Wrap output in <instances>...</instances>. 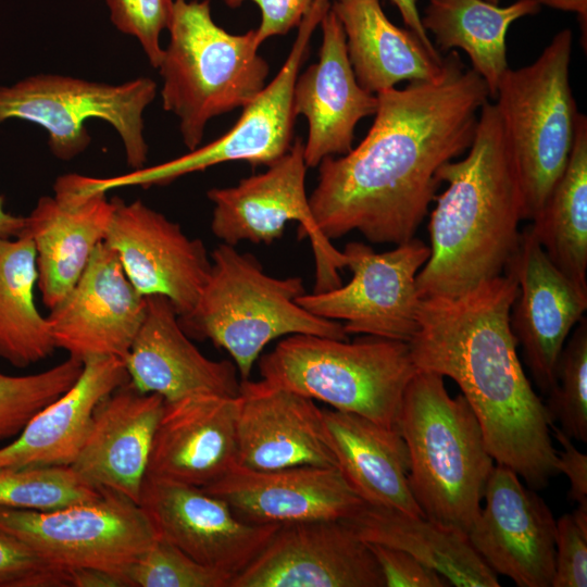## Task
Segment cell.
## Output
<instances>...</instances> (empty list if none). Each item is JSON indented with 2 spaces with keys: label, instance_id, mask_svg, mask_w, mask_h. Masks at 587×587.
Returning <instances> with one entry per match:
<instances>
[{
  "label": "cell",
  "instance_id": "obj_1",
  "mask_svg": "<svg viewBox=\"0 0 587 587\" xmlns=\"http://www.w3.org/2000/svg\"><path fill=\"white\" fill-rule=\"evenodd\" d=\"M376 96L375 118L364 139L317 165L309 203L328 239L353 230L374 243L412 239L436 197L438 170L471 147L489 92L451 50L436 78Z\"/></svg>",
  "mask_w": 587,
  "mask_h": 587
},
{
  "label": "cell",
  "instance_id": "obj_2",
  "mask_svg": "<svg viewBox=\"0 0 587 587\" xmlns=\"http://www.w3.org/2000/svg\"><path fill=\"white\" fill-rule=\"evenodd\" d=\"M517 289L507 270L461 296L422 298L409 346L417 369L458 384L495 462L539 490L558 474V454L553 422L522 367L511 329Z\"/></svg>",
  "mask_w": 587,
  "mask_h": 587
},
{
  "label": "cell",
  "instance_id": "obj_3",
  "mask_svg": "<svg viewBox=\"0 0 587 587\" xmlns=\"http://www.w3.org/2000/svg\"><path fill=\"white\" fill-rule=\"evenodd\" d=\"M437 176L448 187L434 199L430 254L416 276L421 299L461 296L503 274L517 251L523 200L495 102L483 104L467 154Z\"/></svg>",
  "mask_w": 587,
  "mask_h": 587
},
{
  "label": "cell",
  "instance_id": "obj_4",
  "mask_svg": "<svg viewBox=\"0 0 587 587\" xmlns=\"http://www.w3.org/2000/svg\"><path fill=\"white\" fill-rule=\"evenodd\" d=\"M398 430L409 451V488L424 515L467 534L496 462L464 396L451 397L442 375L419 369L403 394Z\"/></svg>",
  "mask_w": 587,
  "mask_h": 587
},
{
  "label": "cell",
  "instance_id": "obj_5",
  "mask_svg": "<svg viewBox=\"0 0 587 587\" xmlns=\"http://www.w3.org/2000/svg\"><path fill=\"white\" fill-rule=\"evenodd\" d=\"M167 29L158 66L162 105L178 118L191 151L212 118L242 109L265 87L270 65L258 52L255 29L235 35L220 27L210 0H174Z\"/></svg>",
  "mask_w": 587,
  "mask_h": 587
},
{
  "label": "cell",
  "instance_id": "obj_6",
  "mask_svg": "<svg viewBox=\"0 0 587 587\" xmlns=\"http://www.w3.org/2000/svg\"><path fill=\"white\" fill-rule=\"evenodd\" d=\"M192 310L179 316L190 338L209 339L234 360L241 380L274 339L296 334L348 339L340 322L316 316L298 302L305 292L301 277H273L254 257L218 245Z\"/></svg>",
  "mask_w": 587,
  "mask_h": 587
},
{
  "label": "cell",
  "instance_id": "obj_7",
  "mask_svg": "<svg viewBox=\"0 0 587 587\" xmlns=\"http://www.w3.org/2000/svg\"><path fill=\"white\" fill-rule=\"evenodd\" d=\"M417 370L409 342L366 335L352 342L290 335L259 360L265 383L390 428H398L403 394Z\"/></svg>",
  "mask_w": 587,
  "mask_h": 587
},
{
  "label": "cell",
  "instance_id": "obj_8",
  "mask_svg": "<svg viewBox=\"0 0 587 587\" xmlns=\"http://www.w3.org/2000/svg\"><path fill=\"white\" fill-rule=\"evenodd\" d=\"M572 47V30H560L532 64L505 71L494 98L516 168L524 220L540 213L573 148L579 112L570 84Z\"/></svg>",
  "mask_w": 587,
  "mask_h": 587
},
{
  "label": "cell",
  "instance_id": "obj_9",
  "mask_svg": "<svg viewBox=\"0 0 587 587\" xmlns=\"http://www.w3.org/2000/svg\"><path fill=\"white\" fill-rule=\"evenodd\" d=\"M155 95L157 83L149 77L109 84L36 74L11 86L0 85V125L8 120L37 124L48 134L51 153L71 161L91 142L86 122L102 120L121 137L127 165L139 170L148 160L143 112Z\"/></svg>",
  "mask_w": 587,
  "mask_h": 587
},
{
  "label": "cell",
  "instance_id": "obj_10",
  "mask_svg": "<svg viewBox=\"0 0 587 587\" xmlns=\"http://www.w3.org/2000/svg\"><path fill=\"white\" fill-rule=\"evenodd\" d=\"M332 0H315L298 26L292 47L277 75L242 108L234 126L212 142L198 147L174 160L111 177L84 176L85 192H108L138 186L149 188L167 185L195 172L225 162L245 161L271 165L292 145L296 115L292 93L300 67L307 58L312 35Z\"/></svg>",
  "mask_w": 587,
  "mask_h": 587
},
{
  "label": "cell",
  "instance_id": "obj_11",
  "mask_svg": "<svg viewBox=\"0 0 587 587\" xmlns=\"http://www.w3.org/2000/svg\"><path fill=\"white\" fill-rule=\"evenodd\" d=\"M0 529L64 572L97 567L125 575L132 562L158 539L142 508L109 490L51 511L0 507Z\"/></svg>",
  "mask_w": 587,
  "mask_h": 587
},
{
  "label": "cell",
  "instance_id": "obj_12",
  "mask_svg": "<svg viewBox=\"0 0 587 587\" xmlns=\"http://www.w3.org/2000/svg\"><path fill=\"white\" fill-rule=\"evenodd\" d=\"M304 145L297 138L287 153L264 173L239 180L232 187L211 188L212 234L229 246L240 241L272 243L290 221H297L301 235L310 238L315 257L314 291L341 285L338 271L346 267L337 250L316 226L305 190Z\"/></svg>",
  "mask_w": 587,
  "mask_h": 587
},
{
  "label": "cell",
  "instance_id": "obj_13",
  "mask_svg": "<svg viewBox=\"0 0 587 587\" xmlns=\"http://www.w3.org/2000/svg\"><path fill=\"white\" fill-rule=\"evenodd\" d=\"M342 253L351 280L329 290L304 292L297 302L316 316L344 321L348 336L409 342L419 329L416 276L429 258V246L413 237L377 253L354 241L347 243Z\"/></svg>",
  "mask_w": 587,
  "mask_h": 587
},
{
  "label": "cell",
  "instance_id": "obj_14",
  "mask_svg": "<svg viewBox=\"0 0 587 587\" xmlns=\"http://www.w3.org/2000/svg\"><path fill=\"white\" fill-rule=\"evenodd\" d=\"M229 587H385L369 545L345 520L279 525Z\"/></svg>",
  "mask_w": 587,
  "mask_h": 587
},
{
  "label": "cell",
  "instance_id": "obj_15",
  "mask_svg": "<svg viewBox=\"0 0 587 587\" xmlns=\"http://www.w3.org/2000/svg\"><path fill=\"white\" fill-rule=\"evenodd\" d=\"M113 202L104 242L128 280L143 297H166L179 316L188 314L211 268L203 242L141 200L113 198Z\"/></svg>",
  "mask_w": 587,
  "mask_h": 587
},
{
  "label": "cell",
  "instance_id": "obj_16",
  "mask_svg": "<svg viewBox=\"0 0 587 587\" xmlns=\"http://www.w3.org/2000/svg\"><path fill=\"white\" fill-rule=\"evenodd\" d=\"M467 538L486 564L519 587H551L555 528L547 503L511 469L495 464Z\"/></svg>",
  "mask_w": 587,
  "mask_h": 587
},
{
  "label": "cell",
  "instance_id": "obj_17",
  "mask_svg": "<svg viewBox=\"0 0 587 587\" xmlns=\"http://www.w3.org/2000/svg\"><path fill=\"white\" fill-rule=\"evenodd\" d=\"M138 504L159 539L233 577L258 555L279 526L245 522L224 500L200 487L152 476H146Z\"/></svg>",
  "mask_w": 587,
  "mask_h": 587
},
{
  "label": "cell",
  "instance_id": "obj_18",
  "mask_svg": "<svg viewBox=\"0 0 587 587\" xmlns=\"http://www.w3.org/2000/svg\"><path fill=\"white\" fill-rule=\"evenodd\" d=\"M146 312V297L126 277L104 241L83 274L47 316L57 349L82 362L127 354Z\"/></svg>",
  "mask_w": 587,
  "mask_h": 587
},
{
  "label": "cell",
  "instance_id": "obj_19",
  "mask_svg": "<svg viewBox=\"0 0 587 587\" xmlns=\"http://www.w3.org/2000/svg\"><path fill=\"white\" fill-rule=\"evenodd\" d=\"M507 270L514 273L519 286L511 329L537 387L548 395L555 385L561 351L587 309V289L557 267L530 226L521 233Z\"/></svg>",
  "mask_w": 587,
  "mask_h": 587
},
{
  "label": "cell",
  "instance_id": "obj_20",
  "mask_svg": "<svg viewBox=\"0 0 587 587\" xmlns=\"http://www.w3.org/2000/svg\"><path fill=\"white\" fill-rule=\"evenodd\" d=\"M237 465L270 471L298 465L337 467L313 399L264 380H240Z\"/></svg>",
  "mask_w": 587,
  "mask_h": 587
},
{
  "label": "cell",
  "instance_id": "obj_21",
  "mask_svg": "<svg viewBox=\"0 0 587 587\" xmlns=\"http://www.w3.org/2000/svg\"><path fill=\"white\" fill-rule=\"evenodd\" d=\"M202 489L224 500L240 520L258 525L348 520L364 503L337 467L314 465L270 471L236 465Z\"/></svg>",
  "mask_w": 587,
  "mask_h": 587
},
{
  "label": "cell",
  "instance_id": "obj_22",
  "mask_svg": "<svg viewBox=\"0 0 587 587\" xmlns=\"http://www.w3.org/2000/svg\"><path fill=\"white\" fill-rule=\"evenodd\" d=\"M319 60L295 83L292 108L308 122L304 160L317 166L327 157L344 155L353 148L358 123L377 110V96L357 82L346 47L342 26L329 10L321 22Z\"/></svg>",
  "mask_w": 587,
  "mask_h": 587
},
{
  "label": "cell",
  "instance_id": "obj_23",
  "mask_svg": "<svg viewBox=\"0 0 587 587\" xmlns=\"http://www.w3.org/2000/svg\"><path fill=\"white\" fill-rule=\"evenodd\" d=\"M165 400L129 382L95 408L79 452L70 465L89 486L139 503L154 434Z\"/></svg>",
  "mask_w": 587,
  "mask_h": 587
},
{
  "label": "cell",
  "instance_id": "obj_24",
  "mask_svg": "<svg viewBox=\"0 0 587 587\" xmlns=\"http://www.w3.org/2000/svg\"><path fill=\"white\" fill-rule=\"evenodd\" d=\"M122 361L133 387L157 394L165 402L198 394H239L236 365L201 353L180 326L175 307L163 296L146 297L142 323Z\"/></svg>",
  "mask_w": 587,
  "mask_h": 587
},
{
  "label": "cell",
  "instance_id": "obj_25",
  "mask_svg": "<svg viewBox=\"0 0 587 587\" xmlns=\"http://www.w3.org/2000/svg\"><path fill=\"white\" fill-rule=\"evenodd\" d=\"M238 397L198 394L165 402L146 476L200 488L237 465Z\"/></svg>",
  "mask_w": 587,
  "mask_h": 587
},
{
  "label": "cell",
  "instance_id": "obj_26",
  "mask_svg": "<svg viewBox=\"0 0 587 587\" xmlns=\"http://www.w3.org/2000/svg\"><path fill=\"white\" fill-rule=\"evenodd\" d=\"M114 209L107 192L78 195L55 180L38 199L20 235L34 243L37 287L50 310L73 288L104 237Z\"/></svg>",
  "mask_w": 587,
  "mask_h": 587
},
{
  "label": "cell",
  "instance_id": "obj_27",
  "mask_svg": "<svg viewBox=\"0 0 587 587\" xmlns=\"http://www.w3.org/2000/svg\"><path fill=\"white\" fill-rule=\"evenodd\" d=\"M127 382L128 374L120 358L84 360L76 382L39 410L12 442L0 448V469L71 465L97 404Z\"/></svg>",
  "mask_w": 587,
  "mask_h": 587
},
{
  "label": "cell",
  "instance_id": "obj_28",
  "mask_svg": "<svg viewBox=\"0 0 587 587\" xmlns=\"http://www.w3.org/2000/svg\"><path fill=\"white\" fill-rule=\"evenodd\" d=\"M323 421L337 469L363 502L425 516L409 488V451L398 428L335 409H323Z\"/></svg>",
  "mask_w": 587,
  "mask_h": 587
},
{
  "label": "cell",
  "instance_id": "obj_29",
  "mask_svg": "<svg viewBox=\"0 0 587 587\" xmlns=\"http://www.w3.org/2000/svg\"><path fill=\"white\" fill-rule=\"evenodd\" d=\"M357 82L377 95L403 80H429L440 75L442 57L432 53L409 28L396 26L379 0H332Z\"/></svg>",
  "mask_w": 587,
  "mask_h": 587
},
{
  "label": "cell",
  "instance_id": "obj_30",
  "mask_svg": "<svg viewBox=\"0 0 587 587\" xmlns=\"http://www.w3.org/2000/svg\"><path fill=\"white\" fill-rule=\"evenodd\" d=\"M366 542L403 550L457 587H499L497 574L471 545L467 535L426 516L363 503L345 520Z\"/></svg>",
  "mask_w": 587,
  "mask_h": 587
},
{
  "label": "cell",
  "instance_id": "obj_31",
  "mask_svg": "<svg viewBox=\"0 0 587 587\" xmlns=\"http://www.w3.org/2000/svg\"><path fill=\"white\" fill-rule=\"evenodd\" d=\"M540 5L534 0H516L499 7L486 0H428L421 21L441 51L463 50L472 70L485 82L495 98L500 79L509 68L507 33L516 20L535 15Z\"/></svg>",
  "mask_w": 587,
  "mask_h": 587
},
{
  "label": "cell",
  "instance_id": "obj_32",
  "mask_svg": "<svg viewBox=\"0 0 587 587\" xmlns=\"http://www.w3.org/2000/svg\"><path fill=\"white\" fill-rule=\"evenodd\" d=\"M36 252L30 238H0V359L24 369L57 349L35 303Z\"/></svg>",
  "mask_w": 587,
  "mask_h": 587
},
{
  "label": "cell",
  "instance_id": "obj_33",
  "mask_svg": "<svg viewBox=\"0 0 587 587\" xmlns=\"http://www.w3.org/2000/svg\"><path fill=\"white\" fill-rule=\"evenodd\" d=\"M532 222L550 260L587 289V117L582 113L567 165Z\"/></svg>",
  "mask_w": 587,
  "mask_h": 587
},
{
  "label": "cell",
  "instance_id": "obj_34",
  "mask_svg": "<svg viewBox=\"0 0 587 587\" xmlns=\"http://www.w3.org/2000/svg\"><path fill=\"white\" fill-rule=\"evenodd\" d=\"M70 465L0 469V507L51 511L97 498Z\"/></svg>",
  "mask_w": 587,
  "mask_h": 587
},
{
  "label": "cell",
  "instance_id": "obj_35",
  "mask_svg": "<svg viewBox=\"0 0 587 587\" xmlns=\"http://www.w3.org/2000/svg\"><path fill=\"white\" fill-rule=\"evenodd\" d=\"M83 362L68 357L39 373H0V440L15 438L42 408L64 394L78 378Z\"/></svg>",
  "mask_w": 587,
  "mask_h": 587
},
{
  "label": "cell",
  "instance_id": "obj_36",
  "mask_svg": "<svg viewBox=\"0 0 587 587\" xmlns=\"http://www.w3.org/2000/svg\"><path fill=\"white\" fill-rule=\"evenodd\" d=\"M551 421L571 439L587 441V319L566 340L558 360L555 385L545 403Z\"/></svg>",
  "mask_w": 587,
  "mask_h": 587
},
{
  "label": "cell",
  "instance_id": "obj_37",
  "mask_svg": "<svg viewBox=\"0 0 587 587\" xmlns=\"http://www.w3.org/2000/svg\"><path fill=\"white\" fill-rule=\"evenodd\" d=\"M130 587H229L233 576L157 539L125 571Z\"/></svg>",
  "mask_w": 587,
  "mask_h": 587
},
{
  "label": "cell",
  "instance_id": "obj_38",
  "mask_svg": "<svg viewBox=\"0 0 587 587\" xmlns=\"http://www.w3.org/2000/svg\"><path fill=\"white\" fill-rule=\"evenodd\" d=\"M173 3L174 0H107L112 23L139 41L154 68L163 54L160 35L168 27Z\"/></svg>",
  "mask_w": 587,
  "mask_h": 587
},
{
  "label": "cell",
  "instance_id": "obj_39",
  "mask_svg": "<svg viewBox=\"0 0 587 587\" xmlns=\"http://www.w3.org/2000/svg\"><path fill=\"white\" fill-rule=\"evenodd\" d=\"M68 573L43 560L28 545L0 529V587H68Z\"/></svg>",
  "mask_w": 587,
  "mask_h": 587
},
{
  "label": "cell",
  "instance_id": "obj_40",
  "mask_svg": "<svg viewBox=\"0 0 587 587\" xmlns=\"http://www.w3.org/2000/svg\"><path fill=\"white\" fill-rule=\"evenodd\" d=\"M587 586V530L572 513L557 521L554 574L551 587Z\"/></svg>",
  "mask_w": 587,
  "mask_h": 587
},
{
  "label": "cell",
  "instance_id": "obj_41",
  "mask_svg": "<svg viewBox=\"0 0 587 587\" xmlns=\"http://www.w3.org/2000/svg\"><path fill=\"white\" fill-rule=\"evenodd\" d=\"M382 571L385 587H447L444 576L410 553L367 542Z\"/></svg>",
  "mask_w": 587,
  "mask_h": 587
},
{
  "label": "cell",
  "instance_id": "obj_42",
  "mask_svg": "<svg viewBox=\"0 0 587 587\" xmlns=\"http://www.w3.org/2000/svg\"><path fill=\"white\" fill-rule=\"evenodd\" d=\"M230 9L247 0H222ZM261 12V23L255 29V39L261 46L266 39L289 33L298 27L315 0H250Z\"/></svg>",
  "mask_w": 587,
  "mask_h": 587
},
{
  "label": "cell",
  "instance_id": "obj_43",
  "mask_svg": "<svg viewBox=\"0 0 587 587\" xmlns=\"http://www.w3.org/2000/svg\"><path fill=\"white\" fill-rule=\"evenodd\" d=\"M550 430L561 446L557 452L555 467L558 473L565 474L570 480L569 498L577 502L578 508H587V455L554 423L550 424Z\"/></svg>",
  "mask_w": 587,
  "mask_h": 587
},
{
  "label": "cell",
  "instance_id": "obj_44",
  "mask_svg": "<svg viewBox=\"0 0 587 587\" xmlns=\"http://www.w3.org/2000/svg\"><path fill=\"white\" fill-rule=\"evenodd\" d=\"M67 573L72 587H130L125 575L102 569L80 567Z\"/></svg>",
  "mask_w": 587,
  "mask_h": 587
},
{
  "label": "cell",
  "instance_id": "obj_45",
  "mask_svg": "<svg viewBox=\"0 0 587 587\" xmlns=\"http://www.w3.org/2000/svg\"><path fill=\"white\" fill-rule=\"evenodd\" d=\"M401 14L407 28L412 30L424 46L434 54L440 55L439 51L432 42L427 32L424 29L421 21V14L417 10V0H390Z\"/></svg>",
  "mask_w": 587,
  "mask_h": 587
},
{
  "label": "cell",
  "instance_id": "obj_46",
  "mask_svg": "<svg viewBox=\"0 0 587 587\" xmlns=\"http://www.w3.org/2000/svg\"><path fill=\"white\" fill-rule=\"evenodd\" d=\"M539 5H546L564 12H573L578 15L582 33L586 37L587 0H534Z\"/></svg>",
  "mask_w": 587,
  "mask_h": 587
},
{
  "label": "cell",
  "instance_id": "obj_47",
  "mask_svg": "<svg viewBox=\"0 0 587 587\" xmlns=\"http://www.w3.org/2000/svg\"><path fill=\"white\" fill-rule=\"evenodd\" d=\"M5 198L0 195V238L17 237L25 223V216L11 214L4 208Z\"/></svg>",
  "mask_w": 587,
  "mask_h": 587
},
{
  "label": "cell",
  "instance_id": "obj_48",
  "mask_svg": "<svg viewBox=\"0 0 587 587\" xmlns=\"http://www.w3.org/2000/svg\"><path fill=\"white\" fill-rule=\"evenodd\" d=\"M486 1L491 2V3H494V4H499V1H500V0H486Z\"/></svg>",
  "mask_w": 587,
  "mask_h": 587
}]
</instances>
